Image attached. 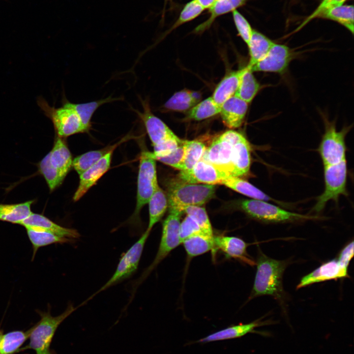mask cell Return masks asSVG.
Masks as SVG:
<instances>
[{"instance_id":"obj_1","label":"cell","mask_w":354,"mask_h":354,"mask_svg":"<svg viewBox=\"0 0 354 354\" xmlns=\"http://www.w3.org/2000/svg\"><path fill=\"white\" fill-rule=\"evenodd\" d=\"M255 265L257 270L249 299L267 295L282 300V279L287 262L270 258L260 252Z\"/></svg>"},{"instance_id":"obj_2","label":"cell","mask_w":354,"mask_h":354,"mask_svg":"<svg viewBox=\"0 0 354 354\" xmlns=\"http://www.w3.org/2000/svg\"><path fill=\"white\" fill-rule=\"evenodd\" d=\"M244 136L229 130L216 137L206 147L202 159L232 176L233 168L242 148Z\"/></svg>"},{"instance_id":"obj_3","label":"cell","mask_w":354,"mask_h":354,"mask_svg":"<svg viewBox=\"0 0 354 354\" xmlns=\"http://www.w3.org/2000/svg\"><path fill=\"white\" fill-rule=\"evenodd\" d=\"M71 303L68 304L65 311L57 316H53L49 309L48 311L37 312L40 320L29 329V343L22 351L32 349L35 354H56L50 349L51 344L59 326L78 308Z\"/></svg>"},{"instance_id":"obj_4","label":"cell","mask_w":354,"mask_h":354,"mask_svg":"<svg viewBox=\"0 0 354 354\" xmlns=\"http://www.w3.org/2000/svg\"><path fill=\"white\" fill-rule=\"evenodd\" d=\"M215 188L214 185L174 180L169 185L166 194L169 210L183 213L186 207L201 206L213 198Z\"/></svg>"},{"instance_id":"obj_5","label":"cell","mask_w":354,"mask_h":354,"mask_svg":"<svg viewBox=\"0 0 354 354\" xmlns=\"http://www.w3.org/2000/svg\"><path fill=\"white\" fill-rule=\"evenodd\" d=\"M182 213L177 210L169 211V214L163 223L161 239L156 254L150 265L135 283L136 287L147 278L171 251L181 244L179 226Z\"/></svg>"},{"instance_id":"obj_6","label":"cell","mask_w":354,"mask_h":354,"mask_svg":"<svg viewBox=\"0 0 354 354\" xmlns=\"http://www.w3.org/2000/svg\"><path fill=\"white\" fill-rule=\"evenodd\" d=\"M37 102L44 114L52 121L59 137L66 138L87 132L79 117L69 106L68 101L64 102L59 108L51 106L42 97L38 98Z\"/></svg>"},{"instance_id":"obj_7","label":"cell","mask_w":354,"mask_h":354,"mask_svg":"<svg viewBox=\"0 0 354 354\" xmlns=\"http://www.w3.org/2000/svg\"><path fill=\"white\" fill-rule=\"evenodd\" d=\"M156 161L152 152L146 150L141 152L137 178L136 205L131 220L133 222L135 219H138L141 210L148 203L159 186Z\"/></svg>"},{"instance_id":"obj_8","label":"cell","mask_w":354,"mask_h":354,"mask_svg":"<svg viewBox=\"0 0 354 354\" xmlns=\"http://www.w3.org/2000/svg\"><path fill=\"white\" fill-rule=\"evenodd\" d=\"M240 206L252 218L265 222L283 223L318 218L316 216L290 212L262 200H244L240 202Z\"/></svg>"},{"instance_id":"obj_9","label":"cell","mask_w":354,"mask_h":354,"mask_svg":"<svg viewBox=\"0 0 354 354\" xmlns=\"http://www.w3.org/2000/svg\"><path fill=\"white\" fill-rule=\"evenodd\" d=\"M150 232L146 230L138 240L123 254L111 277L97 291L82 303V305L98 294L129 278L136 272Z\"/></svg>"},{"instance_id":"obj_10","label":"cell","mask_w":354,"mask_h":354,"mask_svg":"<svg viewBox=\"0 0 354 354\" xmlns=\"http://www.w3.org/2000/svg\"><path fill=\"white\" fill-rule=\"evenodd\" d=\"M324 166L325 188L323 193L318 198L313 208L317 212L322 210L329 201L333 200L337 202L341 195L347 194L346 160Z\"/></svg>"},{"instance_id":"obj_11","label":"cell","mask_w":354,"mask_h":354,"mask_svg":"<svg viewBox=\"0 0 354 354\" xmlns=\"http://www.w3.org/2000/svg\"><path fill=\"white\" fill-rule=\"evenodd\" d=\"M325 130L319 148L324 166L332 165L346 159L345 137L350 130L337 131L334 122L325 118Z\"/></svg>"},{"instance_id":"obj_12","label":"cell","mask_w":354,"mask_h":354,"mask_svg":"<svg viewBox=\"0 0 354 354\" xmlns=\"http://www.w3.org/2000/svg\"><path fill=\"white\" fill-rule=\"evenodd\" d=\"M292 57V52L289 47L274 43L266 55L249 68L253 72L259 71L282 74L287 70Z\"/></svg>"},{"instance_id":"obj_13","label":"cell","mask_w":354,"mask_h":354,"mask_svg":"<svg viewBox=\"0 0 354 354\" xmlns=\"http://www.w3.org/2000/svg\"><path fill=\"white\" fill-rule=\"evenodd\" d=\"M228 177L229 176L201 159L190 170L180 171L178 179L187 183L215 185L222 184Z\"/></svg>"},{"instance_id":"obj_14","label":"cell","mask_w":354,"mask_h":354,"mask_svg":"<svg viewBox=\"0 0 354 354\" xmlns=\"http://www.w3.org/2000/svg\"><path fill=\"white\" fill-rule=\"evenodd\" d=\"M142 103L143 112H136L144 124L153 146L177 137L162 120L153 114L146 101H142Z\"/></svg>"},{"instance_id":"obj_15","label":"cell","mask_w":354,"mask_h":354,"mask_svg":"<svg viewBox=\"0 0 354 354\" xmlns=\"http://www.w3.org/2000/svg\"><path fill=\"white\" fill-rule=\"evenodd\" d=\"M115 149L109 151L96 163L79 175V185L73 197L74 201L80 200L108 171L111 166Z\"/></svg>"},{"instance_id":"obj_16","label":"cell","mask_w":354,"mask_h":354,"mask_svg":"<svg viewBox=\"0 0 354 354\" xmlns=\"http://www.w3.org/2000/svg\"><path fill=\"white\" fill-rule=\"evenodd\" d=\"M215 251H221L227 258H233L251 266L256 263L248 255L247 243L236 236H214Z\"/></svg>"},{"instance_id":"obj_17","label":"cell","mask_w":354,"mask_h":354,"mask_svg":"<svg viewBox=\"0 0 354 354\" xmlns=\"http://www.w3.org/2000/svg\"><path fill=\"white\" fill-rule=\"evenodd\" d=\"M349 277L348 269L341 266L337 259L330 260L302 278L296 286L299 289L309 285Z\"/></svg>"},{"instance_id":"obj_18","label":"cell","mask_w":354,"mask_h":354,"mask_svg":"<svg viewBox=\"0 0 354 354\" xmlns=\"http://www.w3.org/2000/svg\"><path fill=\"white\" fill-rule=\"evenodd\" d=\"M248 108V103L234 95L221 106L219 114L226 126L235 129L242 124Z\"/></svg>"},{"instance_id":"obj_19","label":"cell","mask_w":354,"mask_h":354,"mask_svg":"<svg viewBox=\"0 0 354 354\" xmlns=\"http://www.w3.org/2000/svg\"><path fill=\"white\" fill-rule=\"evenodd\" d=\"M272 322L257 319L248 324L232 325L213 332L197 341L196 343H206L214 341L229 340L241 337L249 333L256 332L258 327L268 325Z\"/></svg>"},{"instance_id":"obj_20","label":"cell","mask_w":354,"mask_h":354,"mask_svg":"<svg viewBox=\"0 0 354 354\" xmlns=\"http://www.w3.org/2000/svg\"><path fill=\"white\" fill-rule=\"evenodd\" d=\"M26 227H33L42 229L59 236L73 239L78 238L80 235L75 229L62 227L45 216L31 213L29 217L19 223Z\"/></svg>"},{"instance_id":"obj_21","label":"cell","mask_w":354,"mask_h":354,"mask_svg":"<svg viewBox=\"0 0 354 354\" xmlns=\"http://www.w3.org/2000/svg\"><path fill=\"white\" fill-rule=\"evenodd\" d=\"M244 67L226 74L216 87L211 96L215 103L221 106L235 95L239 86Z\"/></svg>"},{"instance_id":"obj_22","label":"cell","mask_w":354,"mask_h":354,"mask_svg":"<svg viewBox=\"0 0 354 354\" xmlns=\"http://www.w3.org/2000/svg\"><path fill=\"white\" fill-rule=\"evenodd\" d=\"M49 153L51 164L64 179L72 166L73 159L62 138L58 137L52 150Z\"/></svg>"},{"instance_id":"obj_23","label":"cell","mask_w":354,"mask_h":354,"mask_svg":"<svg viewBox=\"0 0 354 354\" xmlns=\"http://www.w3.org/2000/svg\"><path fill=\"white\" fill-rule=\"evenodd\" d=\"M201 96L200 92L184 89L174 93L163 107L168 111H188L200 102Z\"/></svg>"},{"instance_id":"obj_24","label":"cell","mask_w":354,"mask_h":354,"mask_svg":"<svg viewBox=\"0 0 354 354\" xmlns=\"http://www.w3.org/2000/svg\"><path fill=\"white\" fill-rule=\"evenodd\" d=\"M214 236L201 233L183 240L181 243L188 257L192 259L209 251L215 253Z\"/></svg>"},{"instance_id":"obj_25","label":"cell","mask_w":354,"mask_h":354,"mask_svg":"<svg viewBox=\"0 0 354 354\" xmlns=\"http://www.w3.org/2000/svg\"><path fill=\"white\" fill-rule=\"evenodd\" d=\"M28 237L32 244L33 260L39 248L55 243H71L74 239L59 236L41 229L26 227Z\"/></svg>"},{"instance_id":"obj_26","label":"cell","mask_w":354,"mask_h":354,"mask_svg":"<svg viewBox=\"0 0 354 354\" xmlns=\"http://www.w3.org/2000/svg\"><path fill=\"white\" fill-rule=\"evenodd\" d=\"M274 43L265 35L253 30L251 36L247 44L250 59L247 66L251 68L261 60L267 53Z\"/></svg>"},{"instance_id":"obj_27","label":"cell","mask_w":354,"mask_h":354,"mask_svg":"<svg viewBox=\"0 0 354 354\" xmlns=\"http://www.w3.org/2000/svg\"><path fill=\"white\" fill-rule=\"evenodd\" d=\"M247 0H218L208 10L209 18L195 29L196 33L202 32L208 29L214 20L220 16L232 12L243 5Z\"/></svg>"},{"instance_id":"obj_28","label":"cell","mask_w":354,"mask_h":354,"mask_svg":"<svg viewBox=\"0 0 354 354\" xmlns=\"http://www.w3.org/2000/svg\"><path fill=\"white\" fill-rule=\"evenodd\" d=\"M222 184L252 199L264 201L272 200L259 188L240 177H228L223 180Z\"/></svg>"},{"instance_id":"obj_29","label":"cell","mask_w":354,"mask_h":354,"mask_svg":"<svg viewBox=\"0 0 354 354\" xmlns=\"http://www.w3.org/2000/svg\"><path fill=\"white\" fill-rule=\"evenodd\" d=\"M148 204L149 221L147 230L151 231L152 227L163 216L168 207L167 195L158 186Z\"/></svg>"},{"instance_id":"obj_30","label":"cell","mask_w":354,"mask_h":354,"mask_svg":"<svg viewBox=\"0 0 354 354\" xmlns=\"http://www.w3.org/2000/svg\"><path fill=\"white\" fill-rule=\"evenodd\" d=\"M33 201L17 204H0V220L19 224L32 213Z\"/></svg>"},{"instance_id":"obj_31","label":"cell","mask_w":354,"mask_h":354,"mask_svg":"<svg viewBox=\"0 0 354 354\" xmlns=\"http://www.w3.org/2000/svg\"><path fill=\"white\" fill-rule=\"evenodd\" d=\"M260 88V84L253 72L246 66L235 95L249 104L255 98Z\"/></svg>"},{"instance_id":"obj_32","label":"cell","mask_w":354,"mask_h":354,"mask_svg":"<svg viewBox=\"0 0 354 354\" xmlns=\"http://www.w3.org/2000/svg\"><path fill=\"white\" fill-rule=\"evenodd\" d=\"M118 100H119L118 98L109 96L106 98L84 103H73L68 101V104L77 114L84 128L88 132L91 127L92 117L96 110L105 103Z\"/></svg>"},{"instance_id":"obj_33","label":"cell","mask_w":354,"mask_h":354,"mask_svg":"<svg viewBox=\"0 0 354 354\" xmlns=\"http://www.w3.org/2000/svg\"><path fill=\"white\" fill-rule=\"evenodd\" d=\"M122 142L123 140L113 145L106 147L100 149L89 151L77 156L73 159V167L79 175H81L109 151L115 149Z\"/></svg>"},{"instance_id":"obj_34","label":"cell","mask_w":354,"mask_h":354,"mask_svg":"<svg viewBox=\"0 0 354 354\" xmlns=\"http://www.w3.org/2000/svg\"><path fill=\"white\" fill-rule=\"evenodd\" d=\"M319 17L325 18L337 22L354 33V6L353 5H342L329 9L322 13Z\"/></svg>"},{"instance_id":"obj_35","label":"cell","mask_w":354,"mask_h":354,"mask_svg":"<svg viewBox=\"0 0 354 354\" xmlns=\"http://www.w3.org/2000/svg\"><path fill=\"white\" fill-rule=\"evenodd\" d=\"M29 337V330H15L2 334L0 342V354H15L22 351L21 347Z\"/></svg>"},{"instance_id":"obj_36","label":"cell","mask_w":354,"mask_h":354,"mask_svg":"<svg viewBox=\"0 0 354 354\" xmlns=\"http://www.w3.org/2000/svg\"><path fill=\"white\" fill-rule=\"evenodd\" d=\"M184 155L182 169L185 171L192 169L202 158L206 147L198 140H184Z\"/></svg>"},{"instance_id":"obj_37","label":"cell","mask_w":354,"mask_h":354,"mask_svg":"<svg viewBox=\"0 0 354 354\" xmlns=\"http://www.w3.org/2000/svg\"><path fill=\"white\" fill-rule=\"evenodd\" d=\"M220 111V107L210 96L199 102L190 109L187 113V118L194 120H202L219 114Z\"/></svg>"},{"instance_id":"obj_38","label":"cell","mask_w":354,"mask_h":354,"mask_svg":"<svg viewBox=\"0 0 354 354\" xmlns=\"http://www.w3.org/2000/svg\"><path fill=\"white\" fill-rule=\"evenodd\" d=\"M39 170L51 190L58 187L64 180L58 170L51 164L49 153L40 162Z\"/></svg>"},{"instance_id":"obj_39","label":"cell","mask_w":354,"mask_h":354,"mask_svg":"<svg viewBox=\"0 0 354 354\" xmlns=\"http://www.w3.org/2000/svg\"><path fill=\"white\" fill-rule=\"evenodd\" d=\"M205 9L197 1L191 0L187 2L181 10L180 14L168 33L178 28L180 25L193 20L200 15Z\"/></svg>"},{"instance_id":"obj_40","label":"cell","mask_w":354,"mask_h":354,"mask_svg":"<svg viewBox=\"0 0 354 354\" xmlns=\"http://www.w3.org/2000/svg\"><path fill=\"white\" fill-rule=\"evenodd\" d=\"M183 212L194 219L205 234L214 236L210 220L204 207L189 206L184 208Z\"/></svg>"},{"instance_id":"obj_41","label":"cell","mask_w":354,"mask_h":354,"mask_svg":"<svg viewBox=\"0 0 354 354\" xmlns=\"http://www.w3.org/2000/svg\"><path fill=\"white\" fill-rule=\"evenodd\" d=\"M184 155V140L182 143L170 153L156 158L163 163L181 170Z\"/></svg>"},{"instance_id":"obj_42","label":"cell","mask_w":354,"mask_h":354,"mask_svg":"<svg viewBox=\"0 0 354 354\" xmlns=\"http://www.w3.org/2000/svg\"><path fill=\"white\" fill-rule=\"evenodd\" d=\"M235 25L239 36L247 45L253 30L247 20L236 9L232 12Z\"/></svg>"},{"instance_id":"obj_43","label":"cell","mask_w":354,"mask_h":354,"mask_svg":"<svg viewBox=\"0 0 354 354\" xmlns=\"http://www.w3.org/2000/svg\"><path fill=\"white\" fill-rule=\"evenodd\" d=\"M204 233L196 221L187 215L179 226V237L182 242L186 238L196 234ZM205 234V233H204Z\"/></svg>"},{"instance_id":"obj_44","label":"cell","mask_w":354,"mask_h":354,"mask_svg":"<svg viewBox=\"0 0 354 354\" xmlns=\"http://www.w3.org/2000/svg\"><path fill=\"white\" fill-rule=\"evenodd\" d=\"M183 141V140L180 139L177 137L175 138L167 140L153 146L154 151L152 154L154 158L156 159L170 153L180 145L182 143Z\"/></svg>"},{"instance_id":"obj_45","label":"cell","mask_w":354,"mask_h":354,"mask_svg":"<svg viewBox=\"0 0 354 354\" xmlns=\"http://www.w3.org/2000/svg\"><path fill=\"white\" fill-rule=\"evenodd\" d=\"M346 0H323L315 11L305 20L302 26L319 16L324 11L331 8L342 5Z\"/></svg>"},{"instance_id":"obj_46","label":"cell","mask_w":354,"mask_h":354,"mask_svg":"<svg viewBox=\"0 0 354 354\" xmlns=\"http://www.w3.org/2000/svg\"><path fill=\"white\" fill-rule=\"evenodd\" d=\"M354 256V241L345 246L339 253L337 259L342 266L348 269L350 262Z\"/></svg>"},{"instance_id":"obj_47","label":"cell","mask_w":354,"mask_h":354,"mask_svg":"<svg viewBox=\"0 0 354 354\" xmlns=\"http://www.w3.org/2000/svg\"><path fill=\"white\" fill-rule=\"evenodd\" d=\"M218 0H197V1L205 9H209Z\"/></svg>"},{"instance_id":"obj_48","label":"cell","mask_w":354,"mask_h":354,"mask_svg":"<svg viewBox=\"0 0 354 354\" xmlns=\"http://www.w3.org/2000/svg\"><path fill=\"white\" fill-rule=\"evenodd\" d=\"M168 0H165L166 1H168Z\"/></svg>"}]
</instances>
